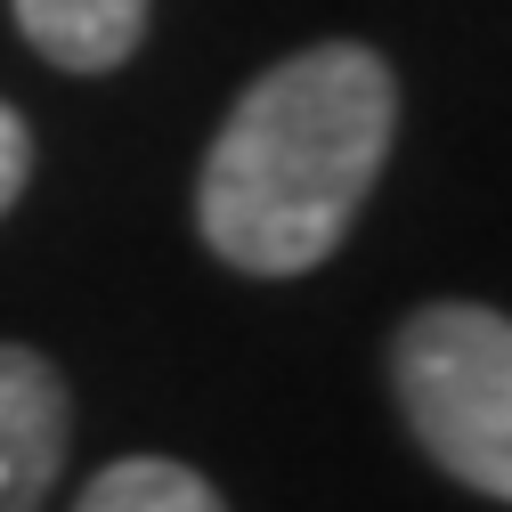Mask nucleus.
I'll list each match as a JSON object with an SVG mask.
<instances>
[{
	"label": "nucleus",
	"mask_w": 512,
	"mask_h": 512,
	"mask_svg": "<svg viewBox=\"0 0 512 512\" xmlns=\"http://www.w3.org/2000/svg\"><path fill=\"white\" fill-rule=\"evenodd\" d=\"M399 131V82L358 41H317L236 98L204 155L196 220L244 277H301L350 236Z\"/></svg>",
	"instance_id": "1"
},
{
	"label": "nucleus",
	"mask_w": 512,
	"mask_h": 512,
	"mask_svg": "<svg viewBox=\"0 0 512 512\" xmlns=\"http://www.w3.org/2000/svg\"><path fill=\"white\" fill-rule=\"evenodd\" d=\"M74 512H228V504L204 472H187L171 456H122L82 488Z\"/></svg>",
	"instance_id": "5"
},
{
	"label": "nucleus",
	"mask_w": 512,
	"mask_h": 512,
	"mask_svg": "<svg viewBox=\"0 0 512 512\" xmlns=\"http://www.w3.org/2000/svg\"><path fill=\"white\" fill-rule=\"evenodd\" d=\"M25 41L66 74H114L147 33V0H17Z\"/></svg>",
	"instance_id": "4"
},
{
	"label": "nucleus",
	"mask_w": 512,
	"mask_h": 512,
	"mask_svg": "<svg viewBox=\"0 0 512 512\" xmlns=\"http://www.w3.org/2000/svg\"><path fill=\"white\" fill-rule=\"evenodd\" d=\"M25 171H33V139H25V114L0 106V212L25 196Z\"/></svg>",
	"instance_id": "6"
},
{
	"label": "nucleus",
	"mask_w": 512,
	"mask_h": 512,
	"mask_svg": "<svg viewBox=\"0 0 512 512\" xmlns=\"http://www.w3.org/2000/svg\"><path fill=\"white\" fill-rule=\"evenodd\" d=\"M391 382L439 472L512 504V317L431 301L391 342Z\"/></svg>",
	"instance_id": "2"
},
{
	"label": "nucleus",
	"mask_w": 512,
	"mask_h": 512,
	"mask_svg": "<svg viewBox=\"0 0 512 512\" xmlns=\"http://www.w3.org/2000/svg\"><path fill=\"white\" fill-rule=\"evenodd\" d=\"M66 374L41 350L0 342V512H41L57 464H66Z\"/></svg>",
	"instance_id": "3"
}]
</instances>
